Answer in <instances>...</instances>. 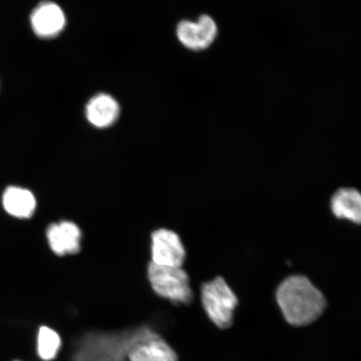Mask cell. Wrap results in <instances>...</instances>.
<instances>
[{
  "instance_id": "1",
  "label": "cell",
  "mask_w": 361,
  "mask_h": 361,
  "mask_svg": "<svg viewBox=\"0 0 361 361\" xmlns=\"http://www.w3.org/2000/svg\"><path fill=\"white\" fill-rule=\"evenodd\" d=\"M276 300L284 319L295 326L313 323L327 306L322 292L300 274L291 275L279 283Z\"/></svg>"
},
{
  "instance_id": "2",
  "label": "cell",
  "mask_w": 361,
  "mask_h": 361,
  "mask_svg": "<svg viewBox=\"0 0 361 361\" xmlns=\"http://www.w3.org/2000/svg\"><path fill=\"white\" fill-rule=\"evenodd\" d=\"M157 335L149 327L121 333H88L80 341L73 361H125L135 344Z\"/></svg>"
},
{
  "instance_id": "3",
  "label": "cell",
  "mask_w": 361,
  "mask_h": 361,
  "mask_svg": "<svg viewBox=\"0 0 361 361\" xmlns=\"http://www.w3.org/2000/svg\"><path fill=\"white\" fill-rule=\"evenodd\" d=\"M201 300L207 317L219 329L232 326L238 298L222 277L202 284Z\"/></svg>"
},
{
  "instance_id": "4",
  "label": "cell",
  "mask_w": 361,
  "mask_h": 361,
  "mask_svg": "<svg viewBox=\"0 0 361 361\" xmlns=\"http://www.w3.org/2000/svg\"><path fill=\"white\" fill-rule=\"evenodd\" d=\"M147 275L153 291L158 296L176 305H190L193 292L190 279L182 267H168L153 264L148 265Z\"/></svg>"
},
{
  "instance_id": "5",
  "label": "cell",
  "mask_w": 361,
  "mask_h": 361,
  "mask_svg": "<svg viewBox=\"0 0 361 361\" xmlns=\"http://www.w3.org/2000/svg\"><path fill=\"white\" fill-rule=\"evenodd\" d=\"M151 252L153 264L168 267H182L186 259V250L178 234L166 228L152 233Z\"/></svg>"
},
{
  "instance_id": "6",
  "label": "cell",
  "mask_w": 361,
  "mask_h": 361,
  "mask_svg": "<svg viewBox=\"0 0 361 361\" xmlns=\"http://www.w3.org/2000/svg\"><path fill=\"white\" fill-rule=\"evenodd\" d=\"M218 35V26L213 18L202 16L197 22L184 20L177 28L179 42L193 51H202L214 43Z\"/></svg>"
},
{
  "instance_id": "7",
  "label": "cell",
  "mask_w": 361,
  "mask_h": 361,
  "mask_svg": "<svg viewBox=\"0 0 361 361\" xmlns=\"http://www.w3.org/2000/svg\"><path fill=\"white\" fill-rule=\"evenodd\" d=\"M31 26L42 39H52L62 32L66 25L64 12L56 4L45 1L39 4L31 13Z\"/></svg>"
},
{
  "instance_id": "8",
  "label": "cell",
  "mask_w": 361,
  "mask_h": 361,
  "mask_svg": "<svg viewBox=\"0 0 361 361\" xmlns=\"http://www.w3.org/2000/svg\"><path fill=\"white\" fill-rule=\"evenodd\" d=\"M81 231L78 225L71 221L52 224L47 229L49 247L59 256L76 255L80 251Z\"/></svg>"
},
{
  "instance_id": "9",
  "label": "cell",
  "mask_w": 361,
  "mask_h": 361,
  "mask_svg": "<svg viewBox=\"0 0 361 361\" xmlns=\"http://www.w3.org/2000/svg\"><path fill=\"white\" fill-rule=\"evenodd\" d=\"M85 116L89 123L96 128H109L118 119L120 106L110 94H98L88 102Z\"/></svg>"
},
{
  "instance_id": "10",
  "label": "cell",
  "mask_w": 361,
  "mask_h": 361,
  "mask_svg": "<svg viewBox=\"0 0 361 361\" xmlns=\"http://www.w3.org/2000/svg\"><path fill=\"white\" fill-rule=\"evenodd\" d=\"M334 216L361 225V192L354 188H341L331 198Z\"/></svg>"
},
{
  "instance_id": "11",
  "label": "cell",
  "mask_w": 361,
  "mask_h": 361,
  "mask_svg": "<svg viewBox=\"0 0 361 361\" xmlns=\"http://www.w3.org/2000/svg\"><path fill=\"white\" fill-rule=\"evenodd\" d=\"M129 361H178V354L159 335L135 344L129 351Z\"/></svg>"
},
{
  "instance_id": "12",
  "label": "cell",
  "mask_w": 361,
  "mask_h": 361,
  "mask_svg": "<svg viewBox=\"0 0 361 361\" xmlns=\"http://www.w3.org/2000/svg\"><path fill=\"white\" fill-rule=\"evenodd\" d=\"M3 205L8 214L18 219H29L35 213L36 201L27 189L10 187L4 192Z\"/></svg>"
},
{
  "instance_id": "13",
  "label": "cell",
  "mask_w": 361,
  "mask_h": 361,
  "mask_svg": "<svg viewBox=\"0 0 361 361\" xmlns=\"http://www.w3.org/2000/svg\"><path fill=\"white\" fill-rule=\"evenodd\" d=\"M61 348L60 335L51 328L40 327L37 336V352L44 361L55 360Z\"/></svg>"
},
{
  "instance_id": "14",
  "label": "cell",
  "mask_w": 361,
  "mask_h": 361,
  "mask_svg": "<svg viewBox=\"0 0 361 361\" xmlns=\"http://www.w3.org/2000/svg\"><path fill=\"white\" fill-rule=\"evenodd\" d=\"M15 361H20V360H15Z\"/></svg>"
}]
</instances>
